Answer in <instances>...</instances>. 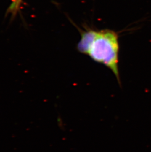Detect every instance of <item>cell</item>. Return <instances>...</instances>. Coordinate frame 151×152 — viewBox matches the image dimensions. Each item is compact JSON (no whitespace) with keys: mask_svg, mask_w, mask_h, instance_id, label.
<instances>
[{"mask_svg":"<svg viewBox=\"0 0 151 152\" xmlns=\"http://www.w3.org/2000/svg\"><path fill=\"white\" fill-rule=\"evenodd\" d=\"M97 31L92 30L83 32L81 34V39L77 46L78 51L84 54H87L97 36Z\"/></svg>","mask_w":151,"mask_h":152,"instance_id":"2","label":"cell"},{"mask_svg":"<svg viewBox=\"0 0 151 152\" xmlns=\"http://www.w3.org/2000/svg\"><path fill=\"white\" fill-rule=\"evenodd\" d=\"M119 45L118 36L110 30L98 31L87 55L94 61L101 63L110 69L120 83L118 69Z\"/></svg>","mask_w":151,"mask_h":152,"instance_id":"1","label":"cell"},{"mask_svg":"<svg viewBox=\"0 0 151 152\" xmlns=\"http://www.w3.org/2000/svg\"><path fill=\"white\" fill-rule=\"evenodd\" d=\"M13 0H12V1H13Z\"/></svg>","mask_w":151,"mask_h":152,"instance_id":"4","label":"cell"},{"mask_svg":"<svg viewBox=\"0 0 151 152\" xmlns=\"http://www.w3.org/2000/svg\"><path fill=\"white\" fill-rule=\"evenodd\" d=\"M21 1V0H13V4L10 7V10H13V12H15V10H16L17 7H19V5L20 4Z\"/></svg>","mask_w":151,"mask_h":152,"instance_id":"3","label":"cell"}]
</instances>
